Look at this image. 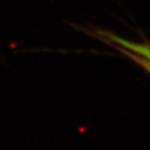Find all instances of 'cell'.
<instances>
[{"mask_svg":"<svg viewBox=\"0 0 150 150\" xmlns=\"http://www.w3.org/2000/svg\"><path fill=\"white\" fill-rule=\"evenodd\" d=\"M87 33L117 50L150 75V43L148 41H131L101 28L91 27L87 29Z\"/></svg>","mask_w":150,"mask_h":150,"instance_id":"1","label":"cell"}]
</instances>
